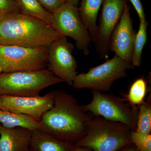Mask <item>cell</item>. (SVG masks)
I'll return each instance as SVG.
<instances>
[{
    "instance_id": "obj_27",
    "label": "cell",
    "mask_w": 151,
    "mask_h": 151,
    "mask_svg": "<svg viewBox=\"0 0 151 151\" xmlns=\"http://www.w3.org/2000/svg\"><path fill=\"white\" fill-rule=\"evenodd\" d=\"M63 1L64 2L70 3L76 6H77L78 4V0H63Z\"/></svg>"
},
{
    "instance_id": "obj_1",
    "label": "cell",
    "mask_w": 151,
    "mask_h": 151,
    "mask_svg": "<svg viewBox=\"0 0 151 151\" xmlns=\"http://www.w3.org/2000/svg\"><path fill=\"white\" fill-rule=\"evenodd\" d=\"M52 92L53 106L40 119L38 129L75 146L86 135L94 116L84 111L72 94L60 90Z\"/></svg>"
},
{
    "instance_id": "obj_28",
    "label": "cell",
    "mask_w": 151,
    "mask_h": 151,
    "mask_svg": "<svg viewBox=\"0 0 151 151\" xmlns=\"http://www.w3.org/2000/svg\"><path fill=\"white\" fill-rule=\"evenodd\" d=\"M0 109H2L3 110H5V111H7V110L5 109L4 108H3L2 106L1 105H0Z\"/></svg>"
},
{
    "instance_id": "obj_3",
    "label": "cell",
    "mask_w": 151,
    "mask_h": 151,
    "mask_svg": "<svg viewBox=\"0 0 151 151\" xmlns=\"http://www.w3.org/2000/svg\"><path fill=\"white\" fill-rule=\"evenodd\" d=\"M131 131L125 124L94 116L89 121L86 135L75 146L86 147L93 151H118L132 144Z\"/></svg>"
},
{
    "instance_id": "obj_7",
    "label": "cell",
    "mask_w": 151,
    "mask_h": 151,
    "mask_svg": "<svg viewBox=\"0 0 151 151\" xmlns=\"http://www.w3.org/2000/svg\"><path fill=\"white\" fill-rule=\"evenodd\" d=\"M48 46L28 47L0 45V66L3 72L45 69Z\"/></svg>"
},
{
    "instance_id": "obj_8",
    "label": "cell",
    "mask_w": 151,
    "mask_h": 151,
    "mask_svg": "<svg viewBox=\"0 0 151 151\" xmlns=\"http://www.w3.org/2000/svg\"><path fill=\"white\" fill-rule=\"evenodd\" d=\"M52 14V26L57 32L61 36L73 39L77 48L84 55H88L92 40L81 21L77 6L64 2Z\"/></svg>"
},
{
    "instance_id": "obj_29",
    "label": "cell",
    "mask_w": 151,
    "mask_h": 151,
    "mask_svg": "<svg viewBox=\"0 0 151 151\" xmlns=\"http://www.w3.org/2000/svg\"><path fill=\"white\" fill-rule=\"evenodd\" d=\"M2 72H3L2 68L0 66V73H2Z\"/></svg>"
},
{
    "instance_id": "obj_20",
    "label": "cell",
    "mask_w": 151,
    "mask_h": 151,
    "mask_svg": "<svg viewBox=\"0 0 151 151\" xmlns=\"http://www.w3.org/2000/svg\"><path fill=\"white\" fill-rule=\"evenodd\" d=\"M147 84L143 77L136 80L130 87L129 93L124 95V99L134 106H139L145 100L147 94Z\"/></svg>"
},
{
    "instance_id": "obj_21",
    "label": "cell",
    "mask_w": 151,
    "mask_h": 151,
    "mask_svg": "<svg viewBox=\"0 0 151 151\" xmlns=\"http://www.w3.org/2000/svg\"><path fill=\"white\" fill-rule=\"evenodd\" d=\"M131 140L139 151H151V134H144L131 131Z\"/></svg>"
},
{
    "instance_id": "obj_16",
    "label": "cell",
    "mask_w": 151,
    "mask_h": 151,
    "mask_svg": "<svg viewBox=\"0 0 151 151\" xmlns=\"http://www.w3.org/2000/svg\"><path fill=\"white\" fill-rule=\"evenodd\" d=\"M0 124L4 127H21L33 131L39 129V120L27 115L12 113L0 109Z\"/></svg>"
},
{
    "instance_id": "obj_17",
    "label": "cell",
    "mask_w": 151,
    "mask_h": 151,
    "mask_svg": "<svg viewBox=\"0 0 151 151\" xmlns=\"http://www.w3.org/2000/svg\"><path fill=\"white\" fill-rule=\"evenodd\" d=\"M15 1L18 6L21 13L39 19L52 25V14L44 8L37 0Z\"/></svg>"
},
{
    "instance_id": "obj_18",
    "label": "cell",
    "mask_w": 151,
    "mask_h": 151,
    "mask_svg": "<svg viewBox=\"0 0 151 151\" xmlns=\"http://www.w3.org/2000/svg\"><path fill=\"white\" fill-rule=\"evenodd\" d=\"M148 23L147 20L140 22L139 26L136 33L131 64L134 67L140 66L142 61V54L144 46L147 41V28Z\"/></svg>"
},
{
    "instance_id": "obj_13",
    "label": "cell",
    "mask_w": 151,
    "mask_h": 151,
    "mask_svg": "<svg viewBox=\"0 0 151 151\" xmlns=\"http://www.w3.org/2000/svg\"><path fill=\"white\" fill-rule=\"evenodd\" d=\"M32 134L26 128H6L0 124V151H28Z\"/></svg>"
},
{
    "instance_id": "obj_22",
    "label": "cell",
    "mask_w": 151,
    "mask_h": 151,
    "mask_svg": "<svg viewBox=\"0 0 151 151\" xmlns=\"http://www.w3.org/2000/svg\"><path fill=\"white\" fill-rule=\"evenodd\" d=\"M19 12V8L15 0H0V16Z\"/></svg>"
},
{
    "instance_id": "obj_5",
    "label": "cell",
    "mask_w": 151,
    "mask_h": 151,
    "mask_svg": "<svg viewBox=\"0 0 151 151\" xmlns=\"http://www.w3.org/2000/svg\"><path fill=\"white\" fill-rule=\"evenodd\" d=\"M92 101L86 105H81L84 111L89 112L94 116L122 123L131 131H136L139 106L127 104L124 98L113 94L97 91H92Z\"/></svg>"
},
{
    "instance_id": "obj_19",
    "label": "cell",
    "mask_w": 151,
    "mask_h": 151,
    "mask_svg": "<svg viewBox=\"0 0 151 151\" xmlns=\"http://www.w3.org/2000/svg\"><path fill=\"white\" fill-rule=\"evenodd\" d=\"M136 132L144 134H150L151 132V97L145 100L139 106L137 124Z\"/></svg>"
},
{
    "instance_id": "obj_2",
    "label": "cell",
    "mask_w": 151,
    "mask_h": 151,
    "mask_svg": "<svg viewBox=\"0 0 151 151\" xmlns=\"http://www.w3.org/2000/svg\"><path fill=\"white\" fill-rule=\"evenodd\" d=\"M61 37L52 25L21 12L0 16L1 45L48 46Z\"/></svg>"
},
{
    "instance_id": "obj_25",
    "label": "cell",
    "mask_w": 151,
    "mask_h": 151,
    "mask_svg": "<svg viewBox=\"0 0 151 151\" xmlns=\"http://www.w3.org/2000/svg\"><path fill=\"white\" fill-rule=\"evenodd\" d=\"M118 151H139L138 149L133 144H131L122 148Z\"/></svg>"
},
{
    "instance_id": "obj_10",
    "label": "cell",
    "mask_w": 151,
    "mask_h": 151,
    "mask_svg": "<svg viewBox=\"0 0 151 151\" xmlns=\"http://www.w3.org/2000/svg\"><path fill=\"white\" fill-rule=\"evenodd\" d=\"M127 0H104L97 26L95 46L100 58L108 59L110 51V38L122 17Z\"/></svg>"
},
{
    "instance_id": "obj_23",
    "label": "cell",
    "mask_w": 151,
    "mask_h": 151,
    "mask_svg": "<svg viewBox=\"0 0 151 151\" xmlns=\"http://www.w3.org/2000/svg\"><path fill=\"white\" fill-rule=\"evenodd\" d=\"M41 5L52 14H53L64 4L63 0H37Z\"/></svg>"
},
{
    "instance_id": "obj_26",
    "label": "cell",
    "mask_w": 151,
    "mask_h": 151,
    "mask_svg": "<svg viewBox=\"0 0 151 151\" xmlns=\"http://www.w3.org/2000/svg\"><path fill=\"white\" fill-rule=\"evenodd\" d=\"M70 151H93L91 149L85 147H73Z\"/></svg>"
},
{
    "instance_id": "obj_12",
    "label": "cell",
    "mask_w": 151,
    "mask_h": 151,
    "mask_svg": "<svg viewBox=\"0 0 151 151\" xmlns=\"http://www.w3.org/2000/svg\"><path fill=\"white\" fill-rule=\"evenodd\" d=\"M136 34L130 15V7L126 4L121 19L111 34L110 50L131 64Z\"/></svg>"
},
{
    "instance_id": "obj_9",
    "label": "cell",
    "mask_w": 151,
    "mask_h": 151,
    "mask_svg": "<svg viewBox=\"0 0 151 151\" xmlns=\"http://www.w3.org/2000/svg\"><path fill=\"white\" fill-rule=\"evenodd\" d=\"M74 48V45L64 36L57 39L48 46V70L69 86H72L78 74L77 62L72 54Z\"/></svg>"
},
{
    "instance_id": "obj_14",
    "label": "cell",
    "mask_w": 151,
    "mask_h": 151,
    "mask_svg": "<svg viewBox=\"0 0 151 151\" xmlns=\"http://www.w3.org/2000/svg\"><path fill=\"white\" fill-rule=\"evenodd\" d=\"M74 147L36 129L32 131L28 151H70Z\"/></svg>"
},
{
    "instance_id": "obj_6",
    "label": "cell",
    "mask_w": 151,
    "mask_h": 151,
    "mask_svg": "<svg viewBox=\"0 0 151 151\" xmlns=\"http://www.w3.org/2000/svg\"><path fill=\"white\" fill-rule=\"evenodd\" d=\"M134 68L132 64L115 55L104 63L89 68L86 73H78L72 86L76 89L108 92L116 80L126 77L127 71Z\"/></svg>"
},
{
    "instance_id": "obj_24",
    "label": "cell",
    "mask_w": 151,
    "mask_h": 151,
    "mask_svg": "<svg viewBox=\"0 0 151 151\" xmlns=\"http://www.w3.org/2000/svg\"><path fill=\"white\" fill-rule=\"evenodd\" d=\"M132 4L134 6L135 10L137 11L140 22L146 21L145 14L144 12V9L140 0H129Z\"/></svg>"
},
{
    "instance_id": "obj_15",
    "label": "cell",
    "mask_w": 151,
    "mask_h": 151,
    "mask_svg": "<svg viewBox=\"0 0 151 151\" xmlns=\"http://www.w3.org/2000/svg\"><path fill=\"white\" fill-rule=\"evenodd\" d=\"M104 0H81L78 9L81 21L88 30L92 42L97 37V20L98 12Z\"/></svg>"
},
{
    "instance_id": "obj_4",
    "label": "cell",
    "mask_w": 151,
    "mask_h": 151,
    "mask_svg": "<svg viewBox=\"0 0 151 151\" xmlns=\"http://www.w3.org/2000/svg\"><path fill=\"white\" fill-rule=\"evenodd\" d=\"M62 82L47 70L0 73V95L34 97L43 89Z\"/></svg>"
},
{
    "instance_id": "obj_11",
    "label": "cell",
    "mask_w": 151,
    "mask_h": 151,
    "mask_svg": "<svg viewBox=\"0 0 151 151\" xmlns=\"http://www.w3.org/2000/svg\"><path fill=\"white\" fill-rule=\"evenodd\" d=\"M52 91L45 95L34 97L0 95V105L12 113L27 115L40 120L53 105Z\"/></svg>"
}]
</instances>
